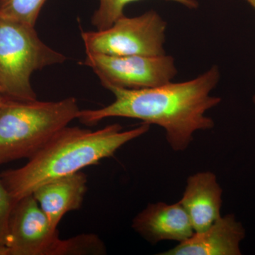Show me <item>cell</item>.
<instances>
[{
    "label": "cell",
    "instance_id": "obj_11",
    "mask_svg": "<svg viewBox=\"0 0 255 255\" xmlns=\"http://www.w3.org/2000/svg\"><path fill=\"white\" fill-rule=\"evenodd\" d=\"M87 191V177L81 171L40 186L32 195L52 227L58 228L64 216L80 209Z\"/></svg>",
    "mask_w": 255,
    "mask_h": 255
},
{
    "label": "cell",
    "instance_id": "obj_18",
    "mask_svg": "<svg viewBox=\"0 0 255 255\" xmlns=\"http://www.w3.org/2000/svg\"><path fill=\"white\" fill-rule=\"evenodd\" d=\"M253 102H254L255 105V95L254 97H253Z\"/></svg>",
    "mask_w": 255,
    "mask_h": 255
},
{
    "label": "cell",
    "instance_id": "obj_14",
    "mask_svg": "<svg viewBox=\"0 0 255 255\" xmlns=\"http://www.w3.org/2000/svg\"><path fill=\"white\" fill-rule=\"evenodd\" d=\"M15 203L0 177V245H7L10 215Z\"/></svg>",
    "mask_w": 255,
    "mask_h": 255
},
{
    "label": "cell",
    "instance_id": "obj_3",
    "mask_svg": "<svg viewBox=\"0 0 255 255\" xmlns=\"http://www.w3.org/2000/svg\"><path fill=\"white\" fill-rule=\"evenodd\" d=\"M68 97L57 102L7 98L0 105V164L31 158L80 112Z\"/></svg>",
    "mask_w": 255,
    "mask_h": 255
},
{
    "label": "cell",
    "instance_id": "obj_7",
    "mask_svg": "<svg viewBox=\"0 0 255 255\" xmlns=\"http://www.w3.org/2000/svg\"><path fill=\"white\" fill-rule=\"evenodd\" d=\"M9 255H74L73 238L60 239L34 196L15 203L9 222Z\"/></svg>",
    "mask_w": 255,
    "mask_h": 255
},
{
    "label": "cell",
    "instance_id": "obj_6",
    "mask_svg": "<svg viewBox=\"0 0 255 255\" xmlns=\"http://www.w3.org/2000/svg\"><path fill=\"white\" fill-rule=\"evenodd\" d=\"M84 65L93 70L104 87L142 90L172 82L177 74L173 57L114 56L87 53Z\"/></svg>",
    "mask_w": 255,
    "mask_h": 255
},
{
    "label": "cell",
    "instance_id": "obj_15",
    "mask_svg": "<svg viewBox=\"0 0 255 255\" xmlns=\"http://www.w3.org/2000/svg\"><path fill=\"white\" fill-rule=\"evenodd\" d=\"M0 255H9V249L4 245H0Z\"/></svg>",
    "mask_w": 255,
    "mask_h": 255
},
{
    "label": "cell",
    "instance_id": "obj_16",
    "mask_svg": "<svg viewBox=\"0 0 255 255\" xmlns=\"http://www.w3.org/2000/svg\"><path fill=\"white\" fill-rule=\"evenodd\" d=\"M6 97H5V95L4 94H3L2 91H1V89H0V105L3 103V102L6 100Z\"/></svg>",
    "mask_w": 255,
    "mask_h": 255
},
{
    "label": "cell",
    "instance_id": "obj_1",
    "mask_svg": "<svg viewBox=\"0 0 255 255\" xmlns=\"http://www.w3.org/2000/svg\"><path fill=\"white\" fill-rule=\"evenodd\" d=\"M220 78L219 67L214 65L188 81L142 90L110 87L108 90L115 97L112 103L98 110H80L77 119L86 125L111 117L138 119L142 124L162 128L172 150L184 151L194 132L214 127V121L206 113L221 102L220 97L211 95Z\"/></svg>",
    "mask_w": 255,
    "mask_h": 255
},
{
    "label": "cell",
    "instance_id": "obj_8",
    "mask_svg": "<svg viewBox=\"0 0 255 255\" xmlns=\"http://www.w3.org/2000/svg\"><path fill=\"white\" fill-rule=\"evenodd\" d=\"M132 228L151 244L167 241L182 243L195 233L179 202L149 204L132 220Z\"/></svg>",
    "mask_w": 255,
    "mask_h": 255
},
{
    "label": "cell",
    "instance_id": "obj_17",
    "mask_svg": "<svg viewBox=\"0 0 255 255\" xmlns=\"http://www.w3.org/2000/svg\"><path fill=\"white\" fill-rule=\"evenodd\" d=\"M246 1L255 10V0H246Z\"/></svg>",
    "mask_w": 255,
    "mask_h": 255
},
{
    "label": "cell",
    "instance_id": "obj_13",
    "mask_svg": "<svg viewBox=\"0 0 255 255\" xmlns=\"http://www.w3.org/2000/svg\"><path fill=\"white\" fill-rule=\"evenodd\" d=\"M47 0H0V17L35 26Z\"/></svg>",
    "mask_w": 255,
    "mask_h": 255
},
{
    "label": "cell",
    "instance_id": "obj_10",
    "mask_svg": "<svg viewBox=\"0 0 255 255\" xmlns=\"http://www.w3.org/2000/svg\"><path fill=\"white\" fill-rule=\"evenodd\" d=\"M223 189L216 174L201 172L188 178L182 199L195 233L205 231L221 217Z\"/></svg>",
    "mask_w": 255,
    "mask_h": 255
},
{
    "label": "cell",
    "instance_id": "obj_12",
    "mask_svg": "<svg viewBox=\"0 0 255 255\" xmlns=\"http://www.w3.org/2000/svg\"><path fill=\"white\" fill-rule=\"evenodd\" d=\"M98 8L92 17V23L97 30L110 27L113 23L124 15L126 6L130 3L139 0H99ZM182 4L189 9H196L199 6L196 0H168Z\"/></svg>",
    "mask_w": 255,
    "mask_h": 255
},
{
    "label": "cell",
    "instance_id": "obj_4",
    "mask_svg": "<svg viewBox=\"0 0 255 255\" xmlns=\"http://www.w3.org/2000/svg\"><path fill=\"white\" fill-rule=\"evenodd\" d=\"M66 60L42 41L35 26L0 17V89L5 97L36 100L31 75Z\"/></svg>",
    "mask_w": 255,
    "mask_h": 255
},
{
    "label": "cell",
    "instance_id": "obj_2",
    "mask_svg": "<svg viewBox=\"0 0 255 255\" xmlns=\"http://www.w3.org/2000/svg\"><path fill=\"white\" fill-rule=\"evenodd\" d=\"M149 129L150 125L147 124L127 130H123L118 124L97 130L68 126L28 159L27 163L5 171L0 177L16 202L50 181L77 173L112 157Z\"/></svg>",
    "mask_w": 255,
    "mask_h": 255
},
{
    "label": "cell",
    "instance_id": "obj_5",
    "mask_svg": "<svg viewBox=\"0 0 255 255\" xmlns=\"http://www.w3.org/2000/svg\"><path fill=\"white\" fill-rule=\"evenodd\" d=\"M167 23L154 10L140 16L124 15L104 30L82 31L87 53L114 56L165 55Z\"/></svg>",
    "mask_w": 255,
    "mask_h": 255
},
{
    "label": "cell",
    "instance_id": "obj_9",
    "mask_svg": "<svg viewBox=\"0 0 255 255\" xmlns=\"http://www.w3.org/2000/svg\"><path fill=\"white\" fill-rule=\"evenodd\" d=\"M246 236L243 224L234 214H228L159 255H241V244Z\"/></svg>",
    "mask_w": 255,
    "mask_h": 255
}]
</instances>
